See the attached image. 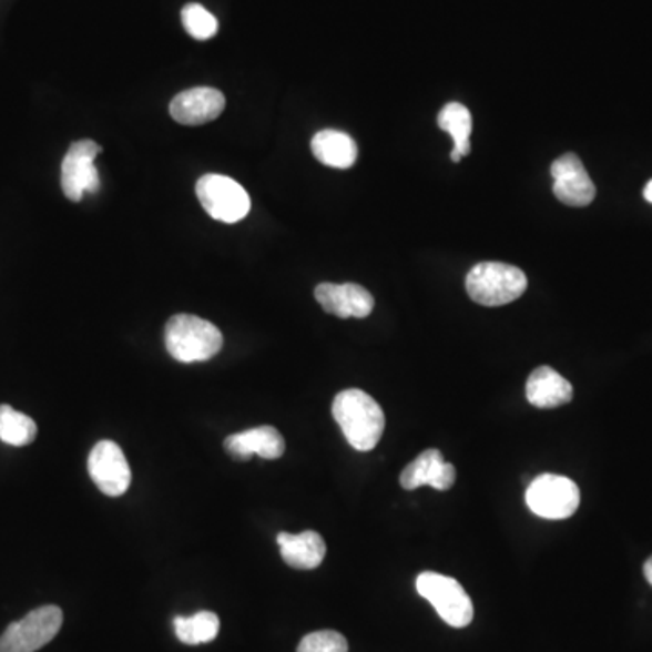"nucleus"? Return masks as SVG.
<instances>
[{
  "instance_id": "1",
  "label": "nucleus",
  "mask_w": 652,
  "mask_h": 652,
  "mask_svg": "<svg viewBox=\"0 0 652 652\" xmlns=\"http://www.w3.org/2000/svg\"><path fill=\"white\" fill-rule=\"evenodd\" d=\"M332 416L354 450H374L385 434V411L374 397L357 388L337 394Z\"/></svg>"
},
{
  "instance_id": "2",
  "label": "nucleus",
  "mask_w": 652,
  "mask_h": 652,
  "mask_svg": "<svg viewBox=\"0 0 652 652\" xmlns=\"http://www.w3.org/2000/svg\"><path fill=\"white\" fill-rule=\"evenodd\" d=\"M223 336L207 319L191 314H179L165 325V348L180 363H203L220 354Z\"/></svg>"
},
{
  "instance_id": "3",
  "label": "nucleus",
  "mask_w": 652,
  "mask_h": 652,
  "mask_svg": "<svg viewBox=\"0 0 652 652\" xmlns=\"http://www.w3.org/2000/svg\"><path fill=\"white\" fill-rule=\"evenodd\" d=\"M528 288V277L508 263L485 262L466 276V291L482 307H502L519 299Z\"/></svg>"
},
{
  "instance_id": "4",
  "label": "nucleus",
  "mask_w": 652,
  "mask_h": 652,
  "mask_svg": "<svg viewBox=\"0 0 652 652\" xmlns=\"http://www.w3.org/2000/svg\"><path fill=\"white\" fill-rule=\"evenodd\" d=\"M417 591L455 629L468 628L473 620V602L457 580L426 571L417 577Z\"/></svg>"
},
{
  "instance_id": "5",
  "label": "nucleus",
  "mask_w": 652,
  "mask_h": 652,
  "mask_svg": "<svg viewBox=\"0 0 652 652\" xmlns=\"http://www.w3.org/2000/svg\"><path fill=\"white\" fill-rule=\"evenodd\" d=\"M64 622L62 609L42 605L8 625L0 636V652H37L59 634Z\"/></svg>"
},
{
  "instance_id": "6",
  "label": "nucleus",
  "mask_w": 652,
  "mask_h": 652,
  "mask_svg": "<svg viewBox=\"0 0 652 652\" xmlns=\"http://www.w3.org/2000/svg\"><path fill=\"white\" fill-rule=\"evenodd\" d=\"M526 502L542 519H569L579 509L580 489L573 480L562 475H540L529 485Z\"/></svg>"
},
{
  "instance_id": "7",
  "label": "nucleus",
  "mask_w": 652,
  "mask_h": 652,
  "mask_svg": "<svg viewBox=\"0 0 652 652\" xmlns=\"http://www.w3.org/2000/svg\"><path fill=\"white\" fill-rule=\"evenodd\" d=\"M202 207L217 222L237 223L251 211V196L236 180L223 174H205L196 183Z\"/></svg>"
},
{
  "instance_id": "8",
  "label": "nucleus",
  "mask_w": 652,
  "mask_h": 652,
  "mask_svg": "<svg viewBox=\"0 0 652 652\" xmlns=\"http://www.w3.org/2000/svg\"><path fill=\"white\" fill-rule=\"evenodd\" d=\"M102 153L93 140H79L71 145L62 162V191L65 198L80 202L84 194L99 193L100 174L94 160Z\"/></svg>"
},
{
  "instance_id": "9",
  "label": "nucleus",
  "mask_w": 652,
  "mask_h": 652,
  "mask_svg": "<svg viewBox=\"0 0 652 652\" xmlns=\"http://www.w3.org/2000/svg\"><path fill=\"white\" fill-rule=\"evenodd\" d=\"M88 471L96 488L108 497H122L131 486V468L114 440H100L91 450Z\"/></svg>"
},
{
  "instance_id": "10",
  "label": "nucleus",
  "mask_w": 652,
  "mask_h": 652,
  "mask_svg": "<svg viewBox=\"0 0 652 652\" xmlns=\"http://www.w3.org/2000/svg\"><path fill=\"white\" fill-rule=\"evenodd\" d=\"M553 193L563 205L588 207L597 196L593 180L589 179L582 160L577 154H563L551 165Z\"/></svg>"
},
{
  "instance_id": "11",
  "label": "nucleus",
  "mask_w": 652,
  "mask_h": 652,
  "mask_svg": "<svg viewBox=\"0 0 652 652\" xmlns=\"http://www.w3.org/2000/svg\"><path fill=\"white\" fill-rule=\"evenodd\" d=\"M317 303L322 305L323 310L328 312L332 316L348 319V317H368L374 310V296L361 285L356 283H322L317 285L314 292Z\"/></svg>"
},
{
  "instance_id": "12",
  "label": "nucleus",
  "mask_w": 652,
  "mask_h": 652,
  "mask_svg": "<svg viewBox=\"0 0 652 652\" xmlns=\"http://www.w3.org/2000/svg\"><path fill=\"white\" fill-rule=\"evenodd\" d=\"M225 109V96L214 88H194L176 94L171 102V116L182 125H203L216 120Z\"/></svg>"
},
{
  "instance_id": "13",
  "label": "nucleus",
  "mask_w": 652,
  "mask_h": 652,
  "mask_svg": "<svg viewBox=\"0 0 652 652\" xmlns=\"http://www.w3.org/2000/svg\"><path fill=\"white\" fill-rule=\"evenodd\" d=\"M455 479L457 473H455L454 465L446 462L442 454L434 448V450L422 451L414 462L406 466L400 473V486L408 491L422 488V486L446 491L455 485Z\"/></svg>"
},
{
  "instance_id": "14",
  "label": "nucleus",
  "mask_w": 652,
  "mask_h": 652,
  "mask_svg": "<svg viewBox=\"0 0 652 652\" xmlns=\"http://www.w3.org/2000/svg\"><path fill=\"white\" fill-rule=\"evenodd\" d=\"M223 448L236 460H251L254 455L274 460L285 454V439L274 426H257L253 430L228 435Z\"/></svg>"
},
{
  "instance_id": "15",
  "label": "nucleus",
  "mask_w": 652,
  "mask_h": 652,
  "mask_svg": "<svg viewBox=\"0 0 652 652\" xmlns=\"http://www.w3.org/2000/svg\"><path fill=\"white\" fill-rule=\"evenodd\" d=\"M526 397L537 408H559L573 399V386L551 366H540L529 376Z\"/></svg>"
},
{
  "instance_id": "16",
  "label": "nucleus",
  "mask_w": 652,
  "mask_h": 652,
  "mask_svg": "<svg viewBox=\"0 0 652 652\" xmlns=\"http://www.w3.org/2000/svg\"><path fill=\"white\" fill-rule=\"evenodd\" d=\"M277 546L282 549L283 562L294 569H316L322 566L326 554V543L316 531H303L299 534H277Z\"/></svg>"
},
{
  "instance_id": "17",
  "label": "nucleus",
  "mask_w": 652,
  "mask_h": 652,
  "mask_svg": "<svg viewBox=\"0 0 652 652\" xmlns=\"http://www.w3.org/2000/svg\"><path fill=\"white\" fill-rule=\"evenodd\" d=\"M312 153L328 167L348 169L356 163L357 144L336 129H325L312 139Z\"/></svg>"
},
{
  "instance_id": "18",
  "label": "nucleus",
  "mask_w": 652,
  "mask_h": 652,
  "mask_svg": "<svg viewBox=\"0 0 652 652\" xmlns=\"http://www.w3.org/2000/svg\"><path fill=\"white\" fill-rule=\"evenodd\" d=\"M439 128L445 133L450 134L454 139V151H451V162L459 163L460 159L468 156L471 151L470 136L473 129L470 109L459 102H450L440 109Z\"/></svg>"
},
{
  "instance_id": "19",
  "label": "nucleus",
  "mask_w": 652,
  "mask_h": 652,
  "mask_svg": "<svg viewBox=\"0 0 652 652\" xmlns=\"http://www.w3.org/2000/svg\"><path fill=\"white\" fill-rule=\"evenodd\" d=\"M174 633L185 645L213 642L220 633V618L213 611H200L194 617L174 618Z\"/></svg>"
},
{
  "instance_id": "20",
  "label": "nucleus",
  "mask_w": 652,
  "mask_h": 652,
  "mask_svg": "<svg viewBox=\"0 0 652 652\" xmlns=\"http://www.w3.org/2000/svg\"><path fill=\"white\" fill-rule=\"evenodd\" d=\"M35 420L20 414L10 405H0V440L4 445L28 446L37 439Z\"/></svg>"
},
{
  "instance_id": "21",
  "label": "nucleus",
  "mask_w": 652,
  "mask_h": 652,
  "mask_svg": "<svg viewBox=\"0 0 652 652\" xmlns=\"http://www.w3.org/2000/svg\"><path fill=\"white\" fill-rule=\"evenodd\" d=\"M183 28L196 40L213 39L217 33V20L200 4H189L182 11Z\"/></svg>"
},
{
  "instance_id": "22",
  "label": "nucleus",
  "mask_w": 652,
  "mask_h": 652,
  "mask_svg": "<svg viewBox=\"0 0 652 652\" xmlns=\"http://www.w3.org/2000/svg\"><path fill=\"white\" fill-rule=\"evenodd\" d=\"M297 652H348V642L337 631H316L303 638Z\"/></svg>"
},
{
  "instance_id": "23",
  "label": "nucleus",
  "mask_w": 652,
  "mask_h": 652,
  "mask_svg": "<svg viewBox=\"0 0 652 652\" xmlns=\"http://www.w3.org/2000/svg\"><path fill=\"white\" fill-rule=\"evenodd\" d=\"M643 573H645V579H648V582L652 585V557L645 562V566H643Z\"/></svg>"
},
{
  "instance_id": "24",
  "label": "nucleus",
  "mask_w": 652,
  "mask_h": 652,
  "mask_svg": "<svg viewBox=\"0 0 652 652\" xmlns=\"http://www.w3.org/2000/svg\"><path fill=\"white\" fill-rule=\"evenodd\" d=\"M643 196H645V200H648L649 203H652V180L645 185V189H643Z\"/></svg>"
}]
</instances>
